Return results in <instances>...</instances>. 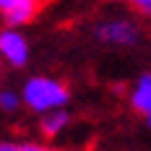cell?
I'll return each mask as SVG.
<instances>
[{
	"label": "cell",
	"instance_id": "cell-5",
	"mask_svg": "<svg viewBox=\"0 0 151 151\" xmlns=\"http://www.w3.org/2000/svg\"><path fill=\"white\" fill-rule=\"evenodd\" d=\"M130 104L138 112H143L146 117L151 115V73H141L138 81L130 89Z\"/></svg>",
	"mask_w": 151,
	"mask_h": 151
},
{
	"label": "cell",
	"instance_id": "cell-3",
	"mask_svg": "<svg viewBox=\"0 0 151 151\" xmlns=\"http://www.w3.org/2000/svg\"><path fill=\"white\" fill-rule=\"evenodd\" d=\"M0 55H3V60L8 63V65L24 68L29 63V42L24 39L21 31L8 26L5 31H0Z\"/></svg>",
	"mask_w": 151,
	"mask_h": 151
},
{
	"label": "cell",
	"instance_id": "cell-1",
	"mask_svg": "<svg viewBox=\"0 0 151 151\" xmlns=\"http://www.w3.org/2000/svg\"><path fill=\"white\" fill-rule=\"evenodd\" d=\"M21 99L24 104L34 109V112H52V109H60V107L68 104L70 94H68V86L58 81V78H47V76H34L24 83L21 89Z\"/></svg>",
	"mask_w": 151,
	"mask_h": 151
},
{
	"label": "cell",
	"instance_id": "cell-9",
	"mask_svg": "<svg viewBox=\"0 0 151 151\" xmlns=\"http://www.w3.org/2000/svg\"><path fill=\"white\" fill-rule=\"evenodd\" d=\"M0 151H24V146L13 143V141H5V143H0Z\"/></svg>",
	"mask_w": 151,
	"mask_h": 151
},
{
	"label": "cell",
	"instance_id": "cell-2",
	"mask_svg": "<svg viewBox=\"0 0 151 151\" xmlns=\"http://www.w3.org/2000/svg\"><path fill=\"white\" fill-rule=\"evenodd\" d=\"M96 39H102L104 45L128 47L138 42V26L128 18H107L96 26Z\"/></svg>",
	"mask_w": 151,
	"mask_h": 151
},
{
	"label": "cell",
	"instance_id": "cell-7",
	"mask_svg": "<svg viewBox=\"0 0 151 151\" xmlns=\"http://www.w3.org/2000/svg\"><path fill=\"white\" fill-rule=\"evenodd\" d=\"M18 102H24L21 94H16V91H11V89L0 91V107H3V112H16V109H18Z\"/></svg>",
	"mask_w": 151,
	"mask_h": 151
},
{
	"label": "cell",
	"instance_id": "cell-10",
	"mask_svg": "<svg viewBox=\"0 0 151 151\" xmlns=\"http://www.w3.org/2000/svg\"><path fill=\"white\" fill-rule=\"evenodd\" d=\"M21 146H24V151H52L47 146H42V143H21Z\"/></svg>",
	"mask_w": 151,
	"mask_h": 151
},
{
	"label": "cell",
	"instance_id": "cell-11",
	"mask_svg": "<svg viewBox=\"0 0 151 151\" xmlns=\"http://www.w3.org/2000/svg\"><path fill=\"white\" fill-rule=\"evenodd\" d=\"M146 120H149V125H151V115H149V117H146Z\"/></svg>",
	"mask_w": 151,
	"mask_h": 151
},
{
	"label": "cell",
	"instance_id": "cell-4",
	"mask_svg": "<svg viewBox=\"0 0 151 151\" xmlns=\"http://www.w3.org/2000/svg\"><path fill=\"white\" fill-rule=\"evenodd\" d=\"M39 3L42 0H0V13H3V21L8 26H24L29 24L31 18L39 11Z\"/></svg>",
	"mask_w": 151,
	"mask_h": 151
},
{
	"label": "cell",
	"instance_id": "cell-6",
	"mask_svg": "<svg viewBox=\"0 0 151 151\" xmlns=\"http://www.w3.org/2000/svg\"><path fill=\"white\" fill-rule=\"evenodd\" d=\"M65 125H68V112H65L63 107H60V109H52V112H45V115H42V122H39L42 133L50 136V138L58 136Z\"/></svg>",
	"mask_w": 151,
	"mask_h": 151
},
{
	"label": "cell",
	"instance_id": "cell-8",
	"mask_svg": "<svg viewBox=\"0 0 151 151\" xmlns=\"http://www.w3.org/2000/svg\"><path fill=\"white\" fill-rule=\"evenodd\" d=\"M133 5H136L141 13H146V16H151V0H130Z\"/></svg>",
	"mask_w": 151,
	"mask_h": 151
}]
</instances>
